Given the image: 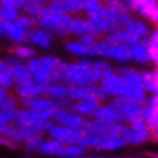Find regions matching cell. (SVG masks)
<instances>
[{
  "label": "cell",
  "mask_w": 158,
  "mask_h": 158,
  "mask_svg": "<svg viewBox=\"0 0 158 158\" xmlns=\"http://www.w3.org/2000/svg\"><path fill=\"white\" fill-rule=\"evenodd\" d=\"M93 58H81L77 61H64L61 65L62 81L67 86L100 84L106 74L93 67Z\"/></svg>",
  "instance_id": "1"
},
{
  "label": "cell",
  "mask_w": 158,
  "mask_h": 158,
  "mask_svg": "<svg viewBox=\"0 0 158 158\" xmlns=\"http://www.w3.org/2000/svg\"><path fill=\"white\" fill-rule=\"evenodd\" d=\"M26 64L34 80L41 86L49 83H64L61 73V65L64 64V61L57 55L47 54L42 57H35L29 60Z\"/></svg>",
  "instance_id": "2"
},
{
  "label": "cell",
  "mask_w": 158,
  "mask_h": 158,
  "mask_svg": "<svg viewBox=\"0 0 158 158\" xmlns=\"http://www.w3.org/2000/svg\"><path fill=\"white\" fill-rule=\"evenodd\" d=\"M71 19L73 15H60L51 10L49 7H45L38 16L36 23L41 28L51 31L57 38L65 39L68 38V26H70Z\"/></svg>",
  "instance_id": "3"
},
{
  "label": "cell",
  "mask_w": 158,
  "mask_h": 158,
  "mask_svg": "<svg viewBox=\"0 0 158 158\" xmlns=\"http://www.w3.org/2000/svg\"><path fill=\"white\" fill-rule=\"evenodd\" d=\"M15 123L19 125V126H25V128H31V129L36 131L38 134L44 135V134H47V131L51 126L52 120L44 119L38 113H35L32 110H28L20 106L19 109H18V113H16Z\"/></svg>",
  "instance_id": "4"
},
{
  "label": "cell",
  "mask_w": 158,
  "mask_h": 158,
  "mask_svg": "<svg viewBox=\"0 0 158 158\" xmlns=\"http://www.w3.org/2000/svg\"><path fill=\"white\" fill-rule=\"evenodd\" d=\"M68 97L71 102L78 100H96L99 103H106L109 97L102 90L100 84L89 86H68Z\"/></svg>",
  "instance_id": "5"
},
{
  "label": "cell",
  "mask_w": 158,
  "mask_h": 158,
  "mask_svg": "<svg viewBox=\"0 0 158 158\" xmlns=\"http://www.w3.org/2000/svg\"><path fill=\"white\" fill-rule=\"evenodd\" d=\"M123 138L128 145H142L148 141H152V129L144 119L132 125H126L123 131Z\"/></svg>",
  "instance_id": "6"
},
{
  "label": "cell",
  "mask_w": 158,
  "mask_h": 158,
  "mask_svg": "<svg viewBox=\"0 0 158 158\" xmlns=\"http://www.w3.org/2000/svg\"><path fill=\"white\" fill-rule=\"evenodd\" d=\"M112 103L120 110V115L123 118L125 125H132L138 120L144 119V107L145 105L136 103V102L128 100L125 97H116L112 99Z\"/></svg>",
  "instance_id": "7"
},
{
  "label": "cell",
  "mask_w": 158,
  "mask_h": 158,
  "mask_svg": "<svg viewBox=\"0 0 158 158\" xmlns=\"http://www.w3.org/2000/svg\"><path fill=\"white\" fill-rule=\"evenodd\" d=\"M20 106L28 110H32L35 113H38L44 119L52 120V122H54L55 112H57V109H58L57 103L54 100H51L49 97H47L45 94H44V96H39V97H35V99H31V100L20 102Z\"/></svg>",
  "instance_id": "8"
},
{
  "label": "cell",
  "mask_w": 158,
  "mask_h": 158,
  "mask_svg": "<svg viewBox=\"0 0 158 158\" xmlns=\"http://www.w3.org/2000/svg\"><path fill=\"white\" fill-rule=\"evenodd\" d=\"M100 87L109 99L123 97L125 91H126V81H125L123 77L113 68L109 73H106V76L100 81Z\"/></svg>",
  "instance_id": "9"
},
{
  "label": "cell",
  "mask_w": 158,
  "mask_h": 158,
  "mask_svg": "<svg viewBox=\"0 0 158 158\" xmlns=\"http://www.w3.org/2000/svg\"><path fill=\"white\" fill-rule=\"evenodd\" d=\"M47 135L49 138L55 139V141H60L64 145H68V144L78 145L83 132L80 129H71V128H67V126H62L60 123L52 122L51 126L48 128V131H47Z\"/></svg>",
  "instance_id": "10"
},
{
  "label": "cell",
  "mask_w": 158,
  "mask_h": 158,
  "mask_svg": "<svg viewBox=\"0 0 158 158\" xmlns=\"http://www.w3.org/2000/svg\"><path fill=\"white\" fill-rule=\"evenodd\" d=\"M5 61H6V64H7V67H9L10 73H12V77H13L16 86L25 84V83H29L34 80V77H32L31 71H29V67L26 62L20 61L19 58L13 57V55H10V54L5 58Z\"/></svg>",
  "instance_id": "11"
},
{
  "label": "cell",
  "mask_w": 158,
  "mask_h": 158,
  "mask_svg": "<svg viewBox=\"0 0 158 158\" xmlns=\"http://www.w3.org/2000/svg\"><path fill=\"white\" fill-rule=\"evenodd\" d=\"M44 94L58 105V107H70L73 102L68 97V86L65 83H49L44 86Z\"/></svg>",
  "instance_id": "12"
},
{
  "label": "cell",
  "mask_w": 158,
  "mask_h": 158,
  "mask_svg": "<svg viewBox=\"0 0 158 158\" xmlns=\"http://www.w3.org/2000/svg\"><path fill=\"white\" fill-rule=\"evenodd\" d=\"M57 36L47 29L36 26L32 31L28 32V44H31L35 48H41V49H49L54 45Z\"/></svg>",
  "instance_id": "13"
},
{
  "label": "cell",
  "mask_w": 158,
  "mask_h": 158,
  "mask_svg": "<svg viewBox=\"0 0 158 158\" xmlns=\"http://www.w3.org/2000/svg\"><path fill=\"white\" fill-rule=\"evenodd\" d=\"M54 122L62 125V126L71 128V129L81 131L86 119L81 118L80 115H77L76 112H73L70 107H58L55 112V116H54Z\"/></svg>",
  "instance_id": "14"
},
{
  "label": "cell",
  "mask_w": 158,
  "mask_h": 158,
  "mask_svg": "<svg viewBox=\"0 0 158 158\" xmlns=\"http://www.w3.org/2000/svg\"><path fill=\"white\" fill-rule=\"evenodd\" d=\"M94 120L100 122L103 125H113V123H120L123 122V118L120 115V110L116 107L112 102H106L102 103L97 109L96 115L93 118Z\"/></svg>",
  "instance_id": "15"
},
{
  "label": "cell",
  "mask_w": 158,
  "mask_h": 158,
  "mask_svg": "<svg viewBox=\"0 0 158 158\" xmlns=\"http://www.w3.org/2000/svg\"><path fill=\"white\" fill-rule=\"evenodd\" d=\"M0 26L3 31V38L12 44L28 42V31H25L18 22H5L0 20Z\"/></svg>",
  "instance_id": "16"
},
{
  "label": "cell",
  "mask_w": 158,
  "mask_h": 158,
  "mask_svg": "<svg viewBox=\"0 0 158 158\" xmlns=\"http://www.w3.org/2000/svg\"><path fill=\"white\" fill-rule=\"evenodd\" d=\"M131 51V61L139 65H148L151 62V52H149V41L142 39L139 42H135L129 45Z\"/></svg>",
  "instance_id": "17"
},
{
  "label": "cell",
  "mask_w": 158,
  "mask_h": 158,
  "mask_svg": "<svg viewBox=\"0 0 158 158\" xmlns=\"http://www.w3.org/2000/svg\"><path fill=\"white\" fill-rule=\"evenodd\" d=\"M64 49H65L71 57H76V58H78V60H81V58H96V47H94V48L86 47L78 38L65 41Z\"/></svg>",
  "instance_id": "18"
},
{
  "label": "cell",
  "mask_w": 158,
  "mask_h": 158,
  "mask_svg": "<svg viewBox=\"0 0 158 158\" xmlns=\"http://www.w3.org/2000/svg\"><path fill=\"white\" fill-rule=\"evenodd\" d=\"M125 29H126V31L129 32L131 36H132L134 39H136V41L148 39L149 34H151V31H152L149 22L141 19V18H138V16H136V18L134 16V18L128 22V25L125 26Z\"/></svg>",
  "instance_id": "19"
},
{
  "label": "cell",
  "mask_w": 158,
  "mask_h": 158,
  "mask_svg": "<svg viewBox=\"0 0 158 158\" xmlns=\"http://www.w3.org/2000/svg\"><path fill=\"white\" fill-rule=\"evenodd\" d=\"M15 96L19 99V102L31 100L35 97L44 96V86H41L35 80L25 83V84H19V86L15 87Z\"/></svg>",
  "instance_id": "20"
},
{
  "label": "cell",
  "mask_w": 158,
  "mask_h": 158,
  "mask_svg": "<svg viewBox=\"0 0 158 158\" xmlns=\"http://www.w3.org/2000/svg\"><path fill=\"white\" fill-rule=\"evenodd\" d=\"M87 19H89V25H90V34H93L97 38H105L107 34L113 32V31H118L109 20L106 19L105 15L94 16V18H87Z\"/></svg>",
  "instance_id": "21"
},
{
  "label": "cell",
  "mask_w": 158,
  "mask_h": 158,
  "mask_svg": "<svg viewBox=\"0 0 158 158\" xmlns=\"http://www.w3.org/2000/svg\"><path fill=\"white\" fill-rule=\"evenodd\" d=\"M102 103L96 100H78V102H73L70 109L73 112H76L77 115H80L84 119H93L96 115L97 109Z\"/></svg>",
  "instance_id": "22"
},
{
  "label": "cell",
  "mask_w": 158,
  "mask_h": 158,
  "mask_svg": "<svg viewBox=\"0 0 158 158\" xmlns=\"http://www.w3.org/2000/svg\"><path fill=\"white\" fill-rule=\"evenodd\" d=\"M90 34V25L86 16H73L70 26H68V36L73 38H81L84 35Z\"/></svg>",
  "instance_id": "23"
},
{
  "label": "cell",
  "mask_w": 158,
  "mask_h": 158,
  "mask_svg": "<svg viewBox=\"0 0 158 158\" xmlns=\"http://www.w3.org/2000/svg\"><path fill=\"white\" fill-rule=\"evenodd\" d=\"M105 18L115 26V29H120L128 25V22L134 18V13H131V12H120V10L106 7Z\"/></svg>",
  "instance_id": "24"
},
{
  "label": "cell",
  "mask_w": 158,
  "mask_h": 158,
  "mask_svg": "<svg viewBox=\"0 0 158 158\" xmlns=\"http://www.w3.org/2000/svg\"><path fill=\"white\" fill-rule=\"evenodd\" d=\"M9 54L13 57L19 58L20 61L28 62L29 60L36 57V48L32 47L31 44L25 42V44H13L9 48Z\"/></svg>",
  "instance_id": "25"
},
{
  "label": "cell",
  "mask_w": 158,
  "mask_h": 158,
  "mask_svg": "<svg viewBox=\"0 0 158 158\" xmlns=\"http://www.w3.org/2000/svg\"><path fill=\"white\" fill-rule=\"evenodd\" d=\"M109 61H115L119 62V64H129L131 61V51H129V45H123V44H119V45H112L109 52Z\"/></svg>",
  "instance_id": "26"
},
{
  "label": "cell",
  "mask_w": 158,
  "mask_h": 158,
  "mask_svg": "<svg viewBox=\"0 0 158 158\" xmlns=\"http://www.w3.org/2000/svg\"><path fill=\"white\" fill-rule=\"evenodd\" d=\"M144 87L148 94H158V68L154 70H141Z\"/></svg>",
  "instance_id": "27"
},
{
  "label": "cell",
  "mask_w": 158,
  "mask_h": 158,
  "mask_svg": "<svg viewBox=\"0 0 158 158\" xmlns=\"http://www.w3.org/2000/svg\"><path fill=\"white\" fill-rule=\"evenodd\" d=\"M126 139L123 138V135H106L103 141H102L100 151H118L120 148L126 147Z\"/></svg>",
  "instance_id": "28"
},
{
  "label": "cell",
  "mask_w": 158,
  "mask_h": 158,
  "mask_svg": "<svg viewBox=\"0 0 158 158\" xmlns=\"http://www.w3.org/2000/svg\"><path fill=\"white\" fill-rule=\"evenodd\" d=\"M105 0H84V16L86 18L102 16V15H105Z\"/></svg>",
  "instance_id": "29"
},
{
  "label": "cell",
  "mask_w": 158,
  "mask_h": 158,
  "mask_svg": "<svg viewBox=\"0 0 158 158\" xmlns=\"http://www.w3.org/2000/svg\"><path fill=\"white\" fill-rule=\"evenodd\" d=\"M62 145L60 141H55L52 138H48L44 141L42 147L39 149V152L44 154V155H49V157H58L60 155V151H61Z\"/></svg>",
  "instance_id": "30"
},
{
  "label": "cell",
  "mask_w": 158,
  "mask_h": 158,
  "mask_svg": "<svg viewBox=\"0 0 158 158\" xmlns=\"http://www.w3.org/2000/svg\"><path fill=\"white\" fill-rule=\"evenodd\" d=\"M86 151L83 147L76 144H68V145H62L61 151H60V155L58 157L61 158H76V157H81V155H86Z\"/></svg>",
  "instance_id": "31"
},
{
  "label": "cell",
  "mask_w": 158,
  "mask_h": 158,
  "mask_svg": "<svg viewBox=\"0 0 158 158\" xmlns=\"http://www.w3.org/2000/svg\"><path fill=\"white\" fill-rule=\"evenodd\" d=\"M0 87H2L3 90H6L7 93H9L10 90H15V87H16L13 77H12V73H10V70H9V67L0 71Z\"/></svg>",
  "instance_id": "32"
},
{
  "label": "cell",
  "mask_w": 158,
  "mask_h": 158,
  "mask_svg": "<svg viewBox=\"0 0 158 158\" xmlns=\"http://www.w3.org/2000/svg\"><path fill=\"white\" fill-rule=\"evenodd\" d=\"M19 16H20V10L16 9V7L2 6V9H0V20H5V22H16Z\"/></svg>",
  "instance_id": "33"
},
{
  "label": "cell",
  "mask_w": 158,
  "mask_h": 158,
  "mask_svg": "<svg viewBox=\"0 0 158 158\" xmlns=\"http://www.w3.org/2000/svg\"><path fill=\"white\" fill-rule=\"evenodd\" d=\"M44 141H45V136L44 135H35L31 139H28L23 144V148L28 151V152H39V149L42 147Z\"/></svg>",
  "instance_id": "34"
},
{
  "label": "cell",
  "mask_w": 158,
  "mask_h": 158,
  "mask_svg": "<svg viewBox=\"0 0 158 158\" xmlns=\"http://www.w3.org/2000/svg\"><path fill=\"white\" fill-rule=\"evenodd\" d=\"M105 5L109 9L120 10V12H131L132 13L129 0H105Z\"/></svg>",
  "instance_id": "35"
},
{
  "label": "cell",
  "mask_w": 158,
  "mask_h": 158,
  "mask_svg": "<svg viewBox=\"0 0 158 158\" xmlns=\"http://www.w3.org/2000/svg\"><path fill=\"white\" fill-rule=\"evenodd\" d=\"M47 7L60 15H70L68 12V0H48Z\"/></svg>",
  "instance_id": "36"
},
{
  "label": "cell",
  "mask_w": 158,
  "mask_h": 158,
  "mask_svg": "<svg viewBox=\"0 0 158 158\" xmlns=\"http://www.w3.org/2000/svg\"><path fill=\"white\" fill-rule=\"evenodd\" d=\"M16 113H18V109H6V107L0 106V122L5 125L15 123Z\"/></svg>",
  "instance_id": "37"
},
{
  "label": "cell",
  "mask_w": 158,
  "mask_h": 158,
  "mask_svg": "<svg viewBox=\"0 0 158 158\" xmlns=\"http://www.w3.org/2000/svg\"><path fill=\"white\" fill-rule=\"evenodd\" d=\"M45 7H47V5H32V3H26V5H23V7H22V12H23L25 15L31 16V18H34V19H38V16L41 15V12H42Z\"/></svg>",
  "instance_id": "38"
},
{
  "label": "cell",
  "mask_w": 158,
  "mask_h": 158,
  "mask_svg": "<svg viewBox=\"0 0 158 158\" xmlns=\"http://www.w3.org/2000/svg\"><path fill=\"white\" fill-rule=\"evenodd\" d=\"M16 22H18V23H19L20 26L25 29V31H28V32L38 26L36 19H34V18H31V16H28V15H25V13H20V16L18 18V20H16Z\"/></svg>",
  "instance_id": "39"
},
{
  "label": "cell",
  "mask_w": 158,
  "mask_h": 158,
  "mask_svg": "<svg viewBox=\"0 0 158 158\" xmlns=\"http://www.w3.org/2000/svg\"><path fill=\"white\" fill-rule=\"evenodd\" d=\"M68 12L73 16L84 15V0H68Z\"/></svg>",
  "instance_id": "40"
},
{
  "label": "cell",
  "mask_w": 158,
  "mask_h": 158,
  "mask_svg": "<svg viewBox=\"0 0 158 158\" xmlns=\"http://www.w3.org/2000/svg\"><path fill=\"white\" fill-rule=\"evenodd\" d=\"M0 5L2 6H10V7H16L22 12V7H23L25 2L23 0H0Z\"/></svg>",
  "instance_id": "41"
},
{
  "label": "cell",
  "mask_w": 158,
  "mask_h": 158,
  "mask_svg": "<svg viewBox=\"0 0 158 158\" xmlns=\"http://www.w3.org/2000/svg\"><path fill=\"white\" fill-rule=\"evenodd\" d=\"M0 147H6V148H16L18 144H16L15 141H12L10 138L5 136L3 134H0Z\"/></svg>",
  "instance_id": "42"
},
{
  "label": "cell",
  "mask_w": 158,
  "mask_h": 158,
  "mask_svg": "<svg viewBox=\"0 0 158 158\" xmlns=\"http://www.w3.org/2000/svg\"><path fill=\"white\" fill-rule=\"evenodd\" d=\"M25 5L26 3H32V5H47L48 0H23Z\"/></svg>",
  "instance_id": "43"
},
{
  "label": "cell",
  "mask_w": 158,
  "mask_h": 158,
  "mask_svg": "<svg viewBox=\"0 0 158 158\" xmlns=\"http://www.w3.org/2000/svg\"><path fill=\"white\" fill-rule=\"evenodd\" d=\"M152 141L158 142V125L152 128Z\"/></svg>",
  "instance_id": "44"
},
{
  "label": "cell",
  "mask_w": 158,
  "mask_h": 158,
  "mask_svg": "<svg viewBox=\"0 0 158 158\" xmlns=\"http://www.w3.org/2000/svg\"><path fill=\"white\" fill-rule=\"evenodd\" d=\"M7 94H9V93H7V91H6V90H3V89L0 87V103H2V102L5 100V99H6V96H7Z\"/></svg>",
  "instance_id": "45"
},
{
  "label": "cell",
  "mask_w": 158,
  "mask_h": 158,
  "mask_svg": "<svg viewBox=\"0 0 158 158\" xmlns=\"http://www.w3.org/2000/svg\"><path fill=\"white\" fill-rule=\"evenodd\" d=\"M131 2H139V3H158V0H131Z\"/></svg>",
  "instance_id": "46"
},
{
  "label": "cell",
  "mask_w": 158,
  "mask_h": 158,
  "mask_svg": "<svg viewBox=\"0 0 158 158\" xmlns=\"http://www.w3.org/2000/svg\"><path fill=\"white\" fill-rule=\"evenodd\" d=\"M5 68H7V64H6V61L3 60V58H0V71L5 70Z\"/></svg>",
  "instance_id": "47"
},
{
  "label": "cell",
  "mask_w": 158,
  "mask_h": 158,
  "mask_svg": "<svg viewBox=\"0 0 158 158\" xmlns=\"http://www.w3.org/2000/svg\"><path fill=\"white\" fill-rule=\"evenodd\" d=\"M148 157H151V158H158V152H151Z\"/></svg>",
  "instance_id": "48"
},
{
  "label": "cell",
  "mask_w": 158,
  "mask_h": 158,
  "mask_svg": "<svg viewBox=\"0 0 158 158\" xmlns=\"http://www.w3.org/2000/svg\"><path fill=\"white\" fill-rule=\"evenodd\" d=\"M76 158H100V157H87V155H81V157H76Z\"/></svg>",
  "instance_id": "49"
},
{
  "label": "cell",
  "mask_w": 158,
  "mask_h": 158,
  "mask_svg": "<svg viewBox=\"0 0 158 158\" xmlns=\"http://www.w3.org/2000/svg\"><path fill=\"white\" fill-rule=\"evenodd\" d=\"M0 38H3V31H2V26H0Z\"/></svg>",
  "instance_id": "50"
},
{
  "label": "cell",
  "mask_w": 158,
  "mask_h": 158,
  "mask_svg": "<svg viewBox=\"0 0 158 158\" xmlns=\"http://www.w3.org/2000/svg\"><path fill=\"white\" fill-rule=\"evenodd\" d=\"M145 158H151V157H145Z\"/></svg>",
  "instance_id": "51"
},
{
  "label": "cell",
  "mask_w": 158,
  "mask_h": 158,
  "mask_svg": "<svg viewBox=\"0 0 158 158\" xmlns=\"http://www.w3.org/2000/svg\"><path fill=\"white\" fill-rule=\"evenodd\" d=\"M0 9H2V5H0Z\"/></svg>",
  "instance_id": "52"
},
{
  "label": "cell",
  "mask_w": 158,
  "mask_h": 158,
  "mask_svg": "<svg viewBox=\"0 0 158 158\" xmlns=\"http://www.w3.org/2000/svg\"><path fill=\"white\" fill-rule=\"evenodd\" d=\"M26 158H31V157H26Z\"/></svg>",
  "instance_id": "53"
},
{
  "label": "cell",
  "mask_w": 158,
  "mask_h": 158,
  "mask_svg": "<svg viewBox=\"0 0 158 158\" xmlns=\"http://www.w3.org/2000/svg\"><path fill=\"white\" fill-rule=\"evenodd\" d=\"M129 2H131V0H129Z\"/></svg>",
  "instance_id": "54"
}]
</instances>
